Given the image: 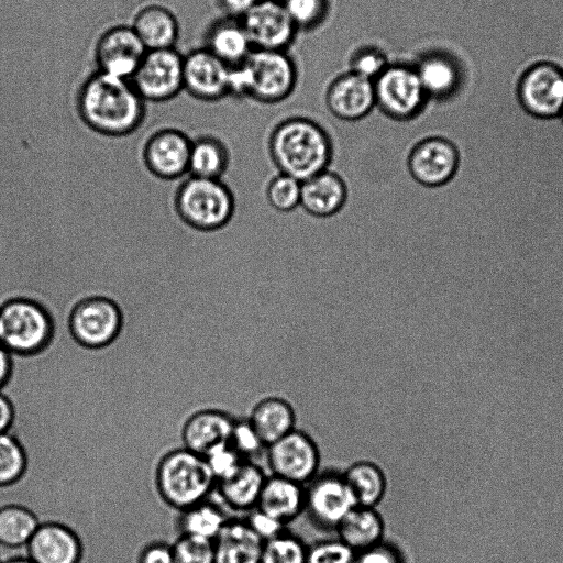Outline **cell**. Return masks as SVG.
<instances>
[{"label":"cell","mask_w":563,"mask_h":563,"mask_svg":"<svg viewBox=\"0 0 563 563\" xmlns=\"http://www.w3.org/2000/svg\"><path fill=\"white\" fill-rule=\"evenodd\" d=\"M144 102L131 80L98 71L86 80L79 92L78 113L93 132L119 137L142 125Z\"/></svg>","instance_id":"cell-1"},{"label":"cell","mask_w":563,"mask_h":563,"mask_svg":"<svg viewBox=\"0 0 563 563\" xmlns=\"http://www.w3.org/2000/svg\"><path fill=\"white\" fill-rule=\"evenodd\" d=\"M269 148L279 172L300 181L328 169L331 159L327 131L314 119L299 113L279 119Z\"/></svg>","instance_id":"cell-2"},{"label":"cell","mask_w":563,"mask_h":563,"mask_svg":"<svg viewBox=\"0 0 563 563\" xmlns=\"http://www.w3.org/2000/svg\"><path fill=\"white\" fill-rule=\"evenodd\" d=\"M297 82V64L287 51L253 49L244 63L230 68L229 96L276 107L292 96Z\"/></svg>","instance_id":"cell-3"},{"label":"cell","mask_w":563,"mask_h":563,"mask_svg":"<svg viewBox=\"0 0 563 563\" xmlns=\"http://www.w3.org/2000/svg\"><path fill=\"white\" fill-rule=\"evenodd\" d=\"M155 484L162 499L180 511L208 499L217 483L205 457L183 446L161 457Z\"/></svg>","instance_id":"cell-4"},{"label":"cell","mask_w":563,"mask_h":563,"mask_svg":"<svg viewBox=\"0 0 563 563\" xmlns=\"http://www.w3.org/2000/svg\"><path fill=\"white\" fill-rule=\"evenodd\" d=\"M55 333L52 313L37 300L13 297L0 303V344L12 355L33 356L44 352Z\"/></svg>","instance_id":"cell-5"},{"label":"cell","mask_w":563,"mask_h":563,"mask_svg":"<svg viewBox=\"0 0 563 563\" xmlns=\"http://www.w3.org/2000/svg\"><path fill=\"white\" fill-rule=\"evenodd\" d=\"M175 207L189 227L210 231L223 227L233 212V197L221 179L187 175L180 183Z\"/></svg>","instance_id":"cell-6"},{"label":"cell","mask_w":563,"mask_h":563,"mask_svg":"<svg viewBox=\"0 0 563 563\" xmlns=\"http://www.w3.org/2000/svg\"><path fill=\"white\" fill-rule=\"evenodd\" d=\"M373 82L376 110L393 121L415 120L429 104L412 63L390 62Z\"/></svg>","instance_id":"cell-7"},{"label":"cell","mask_w":563,"mask_h":563,"mask_svg":"<svg viewBox=\"0 0 563 563\" xmlns=\"http://www.w3.org/2000/svg\"><path fill=\"white\" fill-rule=\"evenodd\" d=\"M123 314L120 306L104 296L80 299L71 308L67 330L76 344L88 350H101L122 333Z\"/></svg>","instance_id":"cell-8"},{"label":"cell","mask_w":563,"mask_h":563,"mask_svg":"<svg viewBox=\"0 0 563 563\" xmlns=\"http://www.w3.org/2000/svg\"><path fill=\"white\" fill-rule=\"evenodd\" d=\"M355 505L354 496L340 471L320 470L305 484L303 515L320 531H334Z\"/></svg>","instance_id":"cell-9"},{"label":"cell","mask_w":563,"mask_h":563,"mask_svg":"<svg viewBox=\"0 0 563 563\" xmlns=\"http://www.w3.org/2000/svg\"><path fill=\"white\" fill-rule=\"evenodd\" d=\"M264 456L272 475L302 485L320 471L321 453L316 440L297 428L267 445Z\"/></svg>","instance_id":"cell-10"},{"label":"cell","mask_w":563,"mask_h":563,"mask_svg":"<svg viewBox=\"0 0 563 563\" xmlns=\"http://www.w3.org/2000/svg\"><path fill=\"white\" fill-rule=\"evenodd\" d=\"M130 80L144 101L170 100L184 89V57L174 47L147 51Z\"/></svg>","instance_id":"cell-11"},{"label":"cell","mask_w":563,"mask_h":563,"mask_svg":"<svg viewBox=\"0 0 563 563\" xmlns=\"http://www.w3.org/2000/svg\"><path fill=\"white\" fill-rule=\"evenodd\" d=\"M516 96L522 109L533 117H559L563 109V68L547 60L532 64L522 73Z\"/></svg>","instance_id":"cell-12"},{"label":"cell","mask_w":563,"mask_h":563,"mask_svg":"<svg viewBox=\"0 0 563 563\" xmlns=\"http://www.w3.org/2000/svg\"><path fill=\"white\" fill-rule=\"evenodd\" d=\"M240 20L253 49L287 51L298 33L280 0H258Z\"/></svg>","instance_id":"cell-13"},{"label":"cell","mask_w":563,"mask_h":563,"mask_svg":"<svg viewBox=\"0 0 563 563\" xmlns=\"http://www.w3.org/2000/svg\"><path fill=\"white\" fill-rule=\"evenodd\" d=\"M323 108L343 122L363 120L376 109L374 82L350 70L339 74L324 91Z\"/></svg>","instance_id":"cell-14"},{"label":"cell","mask_w":563,"mask_h":563,"mask_svg":"<svg viewBox=\"0 0 563 563\" xmlns=\"http://www.w3.org/2000/svg\"><path fill=\"white\" fill-rule=\"evenodd\" d=\"M191 136L177 128H161L150 134L143 147L147 169L158 178L175 180L188 175Z\"/></svg>","instance_id":"cell-15"},{"label":"cell","mask_w":563,"mask_h":563,"mask_svg":"<svg viewBox=\"0 0 563 563\" xmlns=\"http://www.w3.org/2000/svg\"><path fill=\"white\" fill-rule=\"evenodd\" d=\"M146 52L132 26L118 25L99 37L96 60L99 71L130 80Z\"/></svg>","instance_id":"cell-16"},{"label":"cell","mask_w":563,"mask_h":563,"mask_svg":"<svg viewBox=\"0 0 563 563\" xmlns=\"http://www.w3.org/2000/svg\"><path fill=\"white\" fill-rule=\"evenodd\" d=\"M230 66L208 48H198L184 57V88L195 98L216 102L229 96Z\"/></svg>","instance_id":"cell-17"},{"label":"cell","mask_w":563,"mask_h":563,"mask_svg":"<svg viewBox=\"0 0 563 563\" xmlns=\"http://www.w3.org/2000/svg\"><path fill=\"white\" fill-rule=\"evenodd\" d=\"M25 550L34 563H80L84 554L79 536L57 521L41 522Z\"/></svg>","instance_id":"cell-18"},{"label":"cell","mask_w":563,"mask_h":563,"mask_svg":"<svg viewBox=\"0 0 563 563\" xmlns=\"http://www.w3.org/2000/svg\"><path fill=\"white\" fill-rule=\"evenodd\" d=\"M430 103H443L456 97L462 74L455 58L432 49L412 62Z\"/></svg>","instance_id":"cell-19"},{"label":"cell","mask_w":563,"mask_h":563,"mask_svg":"<svg viewBox=\"0 0 563 563\" xmlns=\"http://www.w3.org/2000/svg\"><path fill=\"white\" fill-rule=\"evenodd\" d=\"M457 154L446 140L429 137L412 148L408 167L412 177L422 185L438 186L449 180L455 172Z\"/></svg>","instance_id":"cell-20"},{"label":"cell","mask_w":563,"mask_h":563,"mask_svg":"<svg viewBox=\"0 0 563 563\" xmlns=\"http://www.w3.org/2000/svg\"><path fill=\"white\" fill-rule=\"evenodd\" d=\"M234 421L235 417L223 410H198L183 426V446L203 456L212 448L229 443Z\"/></svg>","instance_id":"cell-21"},{"label":"cell","mask_w":563,"mask_h":563,"mask_svg":"<svg viewBox=\"0 0 563 563\" xmlns=\"http://www.w3.org/2000/svg\"><path fill=\"white\" fill-rule=\"evenodd\" d=\"M263 544L245 518L229 517L213 540L214 563H260Z\"/></svg>","instance_id":"cell-22"},{"label":"cell","mask_w":563,"mask_h":563,"mask_svg":"<svg viewBox=\"0 0 563 563\" xmlns=\"http://www.w3.org/2000/svg\"><path fill=\"white\" fill-rule=\"evenodd\" d=\"M266 477L255 461L245 460L230 477L218 482L214 490L228 508L247 514L256 508Z\"/></svg>","instance_id":"cell-23"},{"label":"cell","mask_w":563,"mask_h":563,"mask_svg":"<svg viewBox=\"0 0 563 563\" xmlns=\"http://www.w3.org/2000/svg\"><path fill=\"white\" fill-rule=\"evenodd\" d=\"M256 508L288 526L303 514L305 485L269 474Z\"/></svg>","instance_id":"cell-24"},{"label":"cell","mask_w":563,"mask_h":563,"mask_svg":"<svg viewBox=\"0 0 563 563\" xmlns=\"http://www.w3.org/2000/svg\"><path fill=\"white\" fill-rule=\"evenodd\" d=\"M265 446L296 429L297 416L294 406L279 396L260 399L246 418Z\"/></svg>","instance_id":"cell-25"},{"label":"cell","mask_w":563,"mask_h":563,"mask_svg":"<svg viewBox=\"0 0 563 563\" xmlns=\"http://www.w3.org/2000/svg\"><path fill=\"white\" fill-rule=\"evenodd\" d=\"M346 189L342 179L325 169L301 181L300 206L316 217H329L343 206Z\"/></svg>","instance_id":"cell-26"},{"label":"cell","mask_w":563,"mask_h":563,"mask_svg":"<svg viewBox=\"0 0 563 563\" xmlns=\"http://www.w3.org/2000/svg\"><path fill=\"white\" fill-rule=\"evenodd\" d=\"M386 525L375 507L355 505L339 522L336 537L354 552L372 547L385 539Z\"/></svg>","instance_id":"cell-27"},{"label":"cell","mask_w":563,"mask_h":563,"mask_svg":"<svg viewBox=\"0 0 563 563\" xmlns=\"http://www.w3.org/2000/svg\"><path fill=\"white\" fill-rule=\"evenodd\" d=\"M206 48L230 67L244 63L253 51L242 21L230 16L211 25Z\"/></svg>","instance_id":"cell-28"},{"label":"cell","mask_w":563,"mask_h":563,"mask_svg":"<svg viewBox=\"0 0 563 563\" xmlns=\"http://www.w3.org/2000/svg\"><path fill=\"white\" fill-rule=\"evenodd\" d=\"M131 26L147 51L174 47L179 31L173 12L157 4L140 10Z\"/></svg>","instance_id":"cell-29"},{"label":"cell","mask_w":563,"mask_h":563,"mask_svg":"<svg viewBox=\"0 0 563 563\" xmlns=\"http://www.w3.org/2000/svg\"><path fill=\"white\" fill-rule=\"evenodd\" d=\"M356 505L375 507L386 496L388 481L384 470L375 462L360 460L342 472Z\"/></svg>","instance_id":"cell-30"},{"label":"cell","mask_w":563,"mask_h":563,"mask_svg":"<svg viewBox=\"0 0 563 563\" xmlns=\"http://www.w3.org/2000/svg\"><path fill=\"white\" fill-rule=\"evenodd\" d=\"M229 163V153L225 144L211 134H199L191 137L189 152L188 175L221 179Z\"/></svg>","instance_id":"cell-31"},{"label":"cell","mask_w":563,"mask_h":563,"mask_svg":"<svg viewBox=\"0 0 563 563\" xmlns=\"http://www.w3.org/2000/svg\"><path fill=\"white\" fill-rule=\"evenodd\" d=\"M228 518L220 505L206 499L180 510L176 522L179 534L213 541Z\"/></svg>","instance_id":"cell-32"},{"label":"cell","mask_w":563,"mask_h":563,"mask_svg":"<svg viewBox=\"0 0 563 563\" xmlns=\"http://www.w3.org/2000/svg\"><path fill=\"white\" fill-rule=\"evenodd\" d=\"M41 521L33 510L20 504L0 507V545L18 549L27 544Z\"/></svg>","instance_id":"cell-33"},{"label":"cell","mask_w":563,"mask_h":563,"mask_svg":"<svg viewBox=\"0 0 563 563\" xmlns=\"http://www.w3.org/2000/svg\"><path fill=\"white\" fill-rule=\"evenodd\" d=\"M308 544L288 529L264 541L260 563H307Z\"/></svg>","instance_id":"cell-34"},{"label":"cell","mask_w":563,"mask_h":563,"mask_svg":"<svg viewBox=\"0 0 563 563\" xmlns=\"http://www.w3.org/2000/svg\"><path fill=\"white\" fill-rule=\"evenodd\" d=\"M26 467L27 455L22 442L11 432L0 433V487L19 482Z\"/></svg>","instance_id":"cell-35"},{"label":"cell","mask_w":563,"mask_h":563,"mask_svg":"<svg viewBox=\"0 0 563 563\" xmlns=\"http://www.w3.org/2000/svg\"><path fill=\"white\" fill-rule=\"evenodd\" d=\"M297 31H313L329 16L330 0H280Z\"/></svg>","instance_id":"cell-36"},{"label":"cell","mask_w":563,"mask_h":563,"mask_svg":"<svg viewBox=\"0 0 563 563\" xmlns=\"http://www.w3.org/2000/svg\"><path fill=\"white\" fill-rule=\"evenodd\" d=\"M389 64L390 60L383 48L365 44L351 53L347 70L374 81Z\"/></svg>","instance_id":"cell-37"},{"label":"cell","mask_w":563,"mask_h":563,"mask_svg":"<svg viewBox=\"0 0 563 563\" xmlns=\"http://www.w3.org/2000/svg\"><path fill=\"white\" fill-rule=\"evenodd\" d=\"M301 181L283 173L276 174L269 181L266 195L273 208L289 211L300 205Z\"/></svg>","instance_id":"cell-38"},{"label":"cell","mask_w":563,"mask_h":563,"mask_svg":"<svg viewBox=\"0 0 563 563\" xmlns=\"http://www.w3.org/2000/svg\"><path fill=\"white\" fill-rule=\"evenodd\" d=\"M170 544L175 563H214L213 541L178 534Z\"/></svg>","instance_id":"cell-39"},{"label":"cell","mask_w":563,"mask_h":563,"mask_svg":"<svg viewBox=\"0 0 563 563\" xmlns=\"http://www.w3.org/2000/svg\"><path fill=\"white\" fill-rule=\"evenodd\" d=\"M229 444L246 461H255L266 449L247 419L235 418Z\"/></svg>","instance_id":"cell-40"},{"label":"cell","mask_w":563,"mask_h":563,"mask_svg":"<svg viewBox=\"0 0 563 563\" xmlns=\"http://www.w3.org/2000/svg\"><path fill=\"white\" fill-rule=\"evenodd\" d=\"M354 551L336 536L308 544L307 563H352Z\"/></svg>","instance_id":"cell-41"},{"label":"cell","mask_w":563,"mask_h":563,"mask_svg":"<svg viewBox=\"0 0 563 563\" xmlns=\"http://www.w3.org/2000/svg\"><path fill=\"white\" fill-rule=\"evenodd\" d=\"M203 457L216 483L230 477L242 462L245 461L229 443H222L212 448Z\"/></svg>","instance_id":"cell-42"},{"label":"cell","mask_w":563,"mask_h":563,"mask_svg":"<svg viewBox=\"0 0 563 563\" xmlns=\"http://www.w3.org/2000/svg\"><path fill=\"white\" fill-rule=\"evenodd\" d=\"M352 563H407L402 549L394 541L384 539L354 553Z\"/></svg>","instance_id":"cell-43"},{"label":"cell","mask_w":563,"mask_h":563,"mask_svg":"<svg viewBox=\"0 0 563 563\" xmlns=\"http://www.w3.org/2000/svg\"><path fill=\"white\" fill-rule=\"evenodd\" d=\"M244 518L250 528L263 541L269 540L287 529L286 525L258 508L249 511Z\"/></svg>","instance_id":"cell-44"},{"label":"cell","mask_w":563,"mask_h":563,"mask_svg":"<svg viewBox=\"0 0 563 563\" xmlns=\"http://www.w3.org/2000/svg\"><path fill=\"white\" fill-rule=\"evenodd\" d=\"M136 563H175L172 544L152 541L139 553Z\"/></svg>","instance_id":"cell-45"},{"label":"cell","mask_w":563,"mask_h":563,"mask_svg":"<svg viewBox=\"0 0 563 563\" xmlns=\"http://www.w3.org/2000/svg\"><path fill=\"white\" fill-rule=\"evenodd\" d=\"M15 420V408L12 400L0 390V433L10 432Z\"/></svg>","instance_id":"cell-46"},{"label":"cell","mask_w":563,"mask_h":563,"mask_svg":"<svg viewBox=\"0 0 563 563\" xmlns=\"http://www.w3.org/2000/svg\"><path fill=\"white\" fill-rule=\"evenodd\" d=\"M225 16L242 19L258 0H218Z\"/></svg>","instance_id":"cell-47"},{"label":"cell","mask_w":563,"mask_h":563,"mask_svg":"<svg viewBox=\"0 0 563 563\" xmlns=\"http://www.w3.org/2000/svg\"><path fill=\"white\" fill-rule=\"evenodd\" d=\"M13 372V355L0 344V390L8 384Z\"/></svg>","instance_id":"cell-48"},{"label":"cell","mask_w":563,"mask_h":563,"mask_svg":"<svg viewBox=\"0 0 563 563\" xmlns=\"http://www.w3.org/2000/svg\"><path fill=\"white\" fill-rule=\"evenodd\" d=\"M260 185L265 186V187H266V189H267V185H266V184H263V183H256V184L247 185V186L243 187L242 189H240V190L234 195L233 203H234L235 198H236V197H238L242 191H244L245 189H247V188H250V187H253V186H260ZM233 208H234V207H233ZM230 219H231V218H230ZM229 221H230V220H229ZM227 238H228V240H227V249H228V262H229V263H228V268H229V271H230V269H231V262H230V249H229V222H228V224H227Z\"/></svg>","instance_id":"cell-49"},{"label":"cell","mask_w":563,"mask_h":563,"mask_svg":"<svg viewBox=\"0 0 563 563\" xmlns=\"http://www.w3.org/2000/svg\"><path fill=\"white\" fill-rule=\"evenodd\" d=\"M2 563H34V562L26 555H16V556H12V558L5 560Z\"/></svg>","instance_id":"cell-50"},{"label":"cell","mask_w":563,"mask_h":563,"mask_svg":"<svg viewBox=\"0 0 563 563\" xmlns=\"http://www.w3.org/2000/svg\"><path fill=\"white\" fill-rule=\"evenodd\" d=\"M256 183H263V184H266V183H264V181H252V183L245 184V185L241 186L240 188H238V189L234 191V194H233V198H234V195H235L240 189H242L243 187H245V186H247V185L256 184ZM266 185H267V184H266ZM233 205H234V203H233ZM233 207H234V206H233ZM224 235H225V250H227V257H228V249H227V224H225V227H224ZM228 263H229V262H228V260H227V264H228Z\"/></svg>","instance_id":"cell-51"},{"label":"cell","mask_w":563,"mask_h":563,"mask_svg":"<svg viewBox=\"0 0 563 563\" xmlns=\"http://www.w3.org/2000/svg\"><path fill=\"white\" fill-rule=\"evenodd\" d=\"M559 117H560V119H561V120H562V122H563V109H562V111H561V113H560V115H559Z\"/></svg>","instance_id":"cell-52"},{"label":"cell","mask_w":563,"mask_h":563,"mask_svg":"<svg viewBox=\"0 0 563 563\" xmlns=\"http://www.w3.org/2000/svg\"><path fill=\"white\" fill-rule=\"evenodd\" d=\"M0 563H2V562L0 561Z\"/></svg>","instance_id":"cell-53"}]
</instances>
